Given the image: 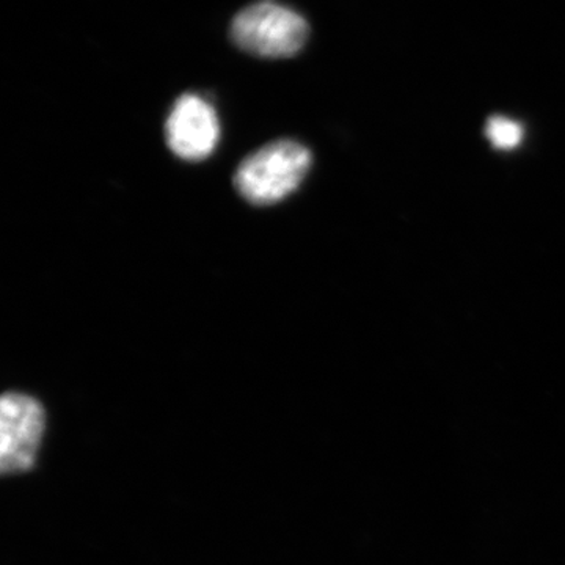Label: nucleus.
<instances>
[{"mask_svg":"<svg viewBox=\"0 0 565 565\" xmlns=\"http://www.w3.org/2000/svg\"><path fill=\"white\" fill-rule=\"evenodd\" d=\"M311 167V152L292 140H278L248 156L234 177L237 192L253 204H273L296 191Z\"/></svg>","mask_w":565,"mask_h":565,"instance_id":"f257e3e1","label":"nucleus"},{"mask_svg":"<svg viewBox=\"0 0 565 565\" xmlns=\"http://www.w3.org/2000/svg\"><path fill=\"white\" fill-rule=\"evenodd\" d=\"M308 36L310 25L302 14L274 0L248 6L232 24L234 44L258 57H292L302 51Z\"/></svg>","mask_w":565,"mask_h":565,"instance_id":"f03ea898","label":"nucleus"},{"mask_svg":"<svg viewBox=\"0 0 565 565\" xmlns=\"http://www.w3.org/2000/svg\"><path fill=\"white\" fill-rule=\"evenodd\" d=\"M0 424L2 475H21L32 470L46 429V412L43 405L29 394L6 393L0 401Z\"/></svg>","mask_w":565,"mask_h":565,"instance_id":"7ed1b4c3","label":"nucleus"},{"mask_svg":"<svg viewBox=\"0 0 565 565\" xmlns=\"http://www.w3.org/2000/svg\"><path fill=\"white\" fill-rule=\"evenodd\" d=\"M170 150L184 161H203L217 147L221 125L214 107L200 96L182 95L166 122Z\"/></svg>","mask_w":565,"mask_h":565,"instance_id":"20e7f679","label":"nucleus"},{"mask_svg":"<svg viewBox=\"0 0 565 565\" xmlns=\"http://www.w3.org/2000/svg\"><path fill=\"white\" fill-rule=\"evenodd\" d=\"M487 139L497 150L511 151L522 143L523 131L522 125L511 118L492 117L487 121L486 126Z\"/></svg>","mask_w":565,"mask_h":565,"instance_id":"39448f33","label":"nucleus"}]
</instances>
